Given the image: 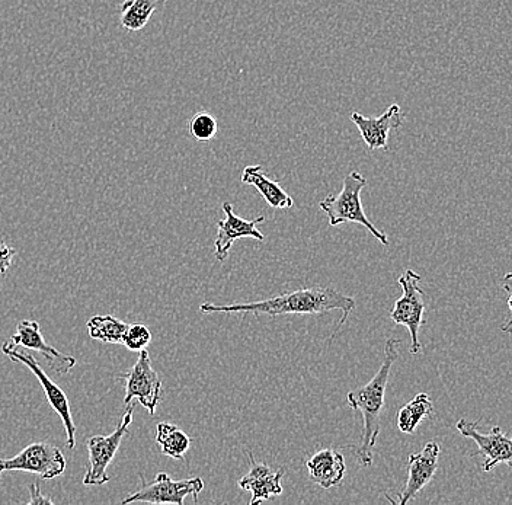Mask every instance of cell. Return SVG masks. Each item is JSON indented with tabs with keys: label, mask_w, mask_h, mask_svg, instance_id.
I'll return each mask as SVG.
<instances>
[{
	"label": "cell",
	"mask_w": 512,
	"mask_h": 505,
	"mask_svg": "<svg viewBox=\"0 0 512 505\" xmlns=\"http://www.w3.org/2000/svg\"><path fill=\"white\" fill-rule=\"evenodd\" d=\"M357 306L350 296L336 292L332 287H309L296 292L280 294L261 302L235 303V305H213L203 303L201 313H252V315H322L331 310H341L342 318L336 326L335 335L341 326L348 321V316Z\"/></svg>",
	"instance_id": "obj_1"
},
{
	"label": "cell",
	"mask_w": 512,
	"mask_h": 505,
	"mask_svg": "<svg viewBox=\"0 0 512 505\" xmlns=\"http://www.w3.org/2000/svg\"><path fill=\"white\" fill-rule=\"evenodd\" d=\"M367 187V180L358 171H352L344 178L341 193L328 196L320 201L319 207L328 216L329 226L344 225V223H357L364 226L384 246H389L386 233L376 228L364 213L361 203V191Z\"/></svg>",
	"instance_id": "obj_3"
},
{
	"label": "cell",
	"mask_w": 512,
	"mask_h": 505,
	"mask_svg": "<svg viewBox=\"0 0 512 505\" xmlns=\"http://www.w3.org/2000/svg\"><path fill=\"white\" fill-rule=\"evenodd\" d=\"M457 431L466 439H472L478 444L479 450L472 456H483V471H494L495 466L505 463L511 466L512 460V441L508 434L499 427L492 428L491 433L482 434L479 431L478 424L462 418L457 421Z\"/></svg>",
	"instance_id": "obj_10"
},
{
	"label": "cell",
	"mask_w": 512,
	"mask_h": 505,
	"mask_svg": "<svg viewBox=\"0 0 512 505\" xmlns=\"http://www.w3.org/2000/svg\"><path fill=\"white\" fill-rule=\"evenodd\" d=\"M121 377L126 382L124 405H130L131 401H137L149 411L150 415H155L160 398H162V380H160L158 372L153 369L152 359H150L147 348L140 351L136 364Z\"/></svg>",
	"instance_id": "obj_8"
},
{
	"label": "cell",
	"mask_w": 512,
	"mask_h": 505,
	"mask_svg": "<svg viewBox=\"0 0 512 505\" xmlns=\"http://www.w3.org/2000/svg\"><path fill=\"white\" fill-rule=\"evenodd\" d=\"M204 489L201 478L182 479L175 481L168 473H159L155 481L144 485L139 491L128 495L123 504L152 503V504H176L184 505L185 498L192 495L194 501L198 500V494Z\"/></svg>",
	"instance_id": "obj_9"
},
{
	"label": "cell",
	"mask_w": 512,
	"mask_h": 505,
	"mask_svg": "<svg viewBox=\"0 0 512 505\" xmlns=\"http://www.w3.org/2000/svg\"><path fill=\"white\" fill-rule=\"evenodd\" d=\"M168 0H126L121 5L120 24L128 31H140L149 24L153 12Z\"/></svg>",
	"instance_id": "obj_18"
},
{
	"label": "cell",
	"mask_w": 512,
	"mask_h": 505,
	"mask_svg": "<svg viewBox=\"0 0 512 505\" xmlns=\"http://www.w3.org/2000/svg\"><path fill=\"white\" fill-rule=\"evenodd\" d=\"M351 121L357 126L368 149L387 150V147H389L390 131L399 129L402 126L403 114L400 113L399 105L393 104L380 117L376 118L366 117V115L354 111L351 114Z\"/></svg>",
	"instance_id": "obj_14"
},
{
	"label": "cell",
	"mask_w": 512,
	"mask_h": 505,
	"mask_svg": "<svg viewBox=\"0 0 512 505\" xmlns=\"http://www.w3.org/2000/svg\"><path fill=\"white\" fill-rule=\"evenodd\" d=\"M310 479L319 487L329 489L341 485L342 479L347 473L344 456L335 450L325 449L316 453L307 462Z\"/></svg>",
	"instance_id": "obj_16"
},
{
	"label": "cell",
	"mask_w": 512,
	"mask_h": 505,
	"mask_svg": "<svg viewBox=\"0 0 512 505\" xmlns=\"http://www.w3.org/2000/svg\"><path fill=\"white\" fill-rule=\"evenodd\" d=\"M12 343L21 345L30 351H37L43 354L44 359L50 363V366L60 375H66L76 366L75 357L69 354L60 353L59 350L44 340L40 324L37 321H21L16 325V332L11 337Z\"/></svg>",
	"instance_id": "obj_13"
},
{
	"label": "cell",
	"mask_w": 512,
	"mask_h": 505,
	"mask_svg": "<svg viewBox=\"0 0 512 505\" xmlns=\"http://www.w3.org/2000/svg\"><path fill=\"white\" fill-rule=\"evenodd\" d=\"M156 443L159 444L163 455L176 460L184 459L191 446L188 434L169 423H159L156 427Z\"/></svg>",
	"instance_id": "obj_19"
},
{
	"label": "cell",
	"mask_w": 512,
	"mask_h": 505,
	"mask_svg": "<svg viewBox=\"0 0 512 505\" xmlns=\"http://www.w3.org/2000/svg\"><path fill=\"white\" fill-rule=\"evenodd\" d=\"M30 500H28V505H37V504H53L54 501L51 500L50 497H46V495H43V492H41L40 484H31L30 487Z\"/></svg>",
	"instance_id": "obj_25"
},
{
	"label": "cell",
	"mask_w": 512,
	"mask_h": 505,
	"mask_svg": "<svg viewBox=\"0 0 512 505\" xmlns=\"http://www.w3.org/2000/svg\"><path fill=\"white\" fill-rule=\"evenodd\" d=\"M190 134L198 142H210L217 136L219 131V123L216 118L208 113H198L190 120Z\"/></svg>",
	"instance_id": "obj_22"
},
{
	"label": "cell",
	"mask_w": 512,
	"mask_h": 505,
	"mask_svg": "<svg viewBox=\"0 0 512 505\" xmlns=\"http://www.w3.org/2000/svg\"><path fill=\"white\" fill-rule=\"evenodd\" d=\"M223 212L226 219L217 223V236L214 241V257L217 261H224L229 257L233 242L242 238H252L256 241H264V233L259 232L258 225L265 222V217L261 216L255 220H245L233 212L232 204L224 203Z\"/></svg>",
	"instance_id": "obj_11"
},
{
	"label": "cell",
	"mask_w": 512,
	"mask_h": 505,
	"mask_svg": "<svg viewBox=\"0 0 512 505\" xmlns=\"http://www.w3.org/2000/svg\"><path fill=\"white\" fill-rule=\"evenodd\" d=\"M3 354L9 357L14 363L22 364L31 370L32 375L37 377L40 382L41 388H43L44 395H46L48 404L53 408L56 414L62 418L64 430H66V446L70 450H75L76 447V427L75 420H73L72 409H70L69 399H67L66 393L57 386L56 383L51 380V377L44 372L43 367L40 366L38 360L35 359L34 354H31L30 350L12 343L11 340L6 341L2 345Z\"/></svg>",
	"instance_id": "obj_4"
},
{
	"label": "cell",
	"mask_w": 512,
	"mask_h": 505,
	"mask_svg": "<svg viewBox=\"0 0 512 505\" xmlns=\"http://www.w3.org/2000/svg\"><path fill=\"white\" fill-rule=\"evenodd\" d=\"M441 447L437 441H430L425 444L421 453H414L408 459V481L405 488L400 492V497L396 503L400 505L408 504L414 500L416 495L430 484L438 468V457H440Z\"/></svg>",
	"instance_id": "obj_12"
},
{
	"label": "cell",
	"mask_w": 512,
	"mask_h": 505,
	"mask_svg": "<svg viewBox=\"0 0 512 505\" xmlns=\"http://www.w3.org/2000/svg\"><path fill=\"white\" fill-rule=\"evenodd\" d=\"M399 341L389 338L384 345V359L376 376L363 388L348 392V405L363 417V437L360 446L355 449V457L363 468L373 465V447L380 434V415L384 407L390 370L399 357Z\"/></svg>",
	"instance_id": "obj_2"
},
{
	"label": "cell",
	"mask_w": 512,
	"mask_h": 505,
	"mask_svg": "<svg viewBox=\"0 0 512 505\" xmlns=\"http://www.w3.org/2000/svg\"><path fill=\"white\" fill-rule=\"evenodd\" d=\"M422 277L415 271L406 270L399 277V284L403 294L393 305L390 318L396 325L408 328L411 335V354H419L422 345L419 343V328L424 324L425 300L424 290L419 287Z\"/></svg>",
	"instance_id": "obj_5"
},
{
	"label": "cell",
	"mask_w": 512,
	"mask_h": 505,
	"mask_svg": "<svg viewBox=\"0 0 512 505\" xmlns=\"http://www.w3.org/2000/svg\"><path fill=\"white\" fill-rule=\"evenodd\" d=\"M86 328L92 340L101 341L104 344H123L128 324L115 316L104 315L89 319Z\"/></svg>",
	"instance_id": "obj_20"
},
{
	"label": "cell",
	"mask_w": 512,
	"mask_h": 505,
	"mask_svg": "<svg viewBox=\"0 0 512 505\" xmlns=\"http://www.w3.org/2000/svg\"><path fill=\"white\" fill-rule=\"evenodd\" d=\"M152 343V334L149 328L140 324H128L126 334L123 337V345L130 351H142Z\"/></svg>",
	"instance_id": "obj_23"
},
{
	"label": "cell",
	"mask_w": 512,
	"mask_h": 505,
	"mask_svg": "<svg viewBox=\"0 0 512 505\" xmlns=\"http://www.w3.org/2000/svg\"><path fill=\"white\" fill-rule=\"evenodd\" d=\"M242 182L254 185L272 209H291L294 206L293 198L288 196L280 182L268 178L261 165L246 166L242 172Z\"/></svg>",
	"instance_id": "obj_17"
},
{
	"label": "cell",
	"mask_w": 512,
	"mask_h": 505,
	"mask_svg": "<svg viewBox=\"0 0 512 505\" xmlns=\"http://www.w3.org/2000/svg\"><path fill=\"white\" fill-rule=\"evenodd\" d=\"M134 407L130 405L124 412L120 424L110 436H94L88 440L89 468L83 476V485H105L110 482L108 466L111 465L124 437L127 436L128 428L133 423Z\"/></svg>",
	"instance_id": "obj_6"
},
{
	"label": "cell",
	"mask_w": 512,
	"mask_h": 505,
	"mask_svg": "<svg viewBox=\"0 0 512 505\" xmlns=\"http://www.w3.org/2000/svg\"><path fill=\"white\" fill-rule=\"evenodd\" d=\"M16 254V249L11 248L5 244V242L0 241V276L8 273L9 268H11L12 261H14V257Z\"/></svg>",
	"instance_id": "obj_24"
},
{
	"label": "cell",
	"mask_w": 512,
	"mask_h": 505,
	"mask_svg": "<svg viewBox=\"0 0 512 505\" xmlns=\"http://www.w3.org/2000/svg\"><path fill=\"white\" fill-rule=\"evenodd\" d=\"M66 457L50 443H32L25 447L19 455L11 459H0V476L3 472H28L40 478L54 479L66 471Z\"/></svg>",
	"instance_id": "obj_7"
},
{
	"label": "cell",
	"mask_w": 512,
	"mask_h": 505,
	"mask_svg": "<svg viewBox=\"0 0 512 505\" xmlns=\"http://www.w3.org/2000/svg\"><path fill=\"white\" fill-rule=\"evenodd\" d=\"M252 468L248 475L239 479V487L243 491L252 492L251 505H258L267 501L268 498L278 497L283 494L281 479L284 476V469L270 468L264 463H255L251 460Z\"/></svg>",
	"instance_id": "obj_15"
},
{
	"label": "cell",
	"mask_w": 512,
	"mask_h": 505,
	"mask_svg": "<svg viewBox=\"0 0 512 505\" xmlns=\"http://www.w3.org/2000/svg\"><path fill=\"white\" fill-rule=\"evenodd\" d=\"M434 412L430 396L427 393H418L408 405L400 409L398 414V427L402 433L412 434L424 418L430 417Z\"/></svg>",
	"instance_id": "obj_21"
}]
</instances>
